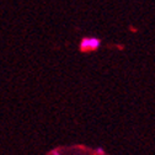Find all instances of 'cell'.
I'll use <instances>...</instances> for the list:
<instances>
[{"label": "cell", "mask_w": 155, "mask_h": 155, "mask_svg": "<svg viewBox=\"0 0 155 155\" xmlns=\"http://www.w3.org/2000/svg\"><path fill=\"white\" fill-rule=\"evenodd\" d=\"M101 47V40L97 37H84L80 41L81 51H95Z\"/></svg>", "instance_id": "1"}, {"label": "cell", "mask_w": 155, "mask_h": 155, "mask_svg": "<svg viewBox=\"0 0 155 155\" xmlns=\"http://www.w3.org/2000/svg\"><path fill=\"white\" fill-rule=\"evenodd\" d=\"M95 153L97 154V155H104V154H105V149L101 148V147H99V148H96V149H95Z\"/></svg>", "instance_id": "2"}, {"label": "cell", "mask_w": 155, "mask_h": 155, "mask_svg": "<svg viewBox=\"0 0 155 155\" xmlns=\"http://www.w3.org/2000/svg\"><path fill=\"white\" fill-rule=\"evenodd\" d=\"M49 155H62V154H61V150H59V149H53V150L49 153Z\"/></svg>", "instance_id": "3"}]
</instances>
